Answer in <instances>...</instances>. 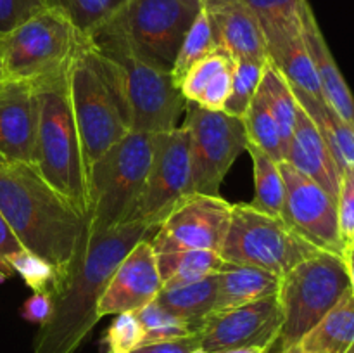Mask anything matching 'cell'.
Instances as JSON below:
<instances>
[{
  "mask_svg": "<svg viewBox=\"0 0 354 353\" xmlns=\"http://www.w3.org/2000/svg\"><path fill=\"white\" fill-rule=\"evenodd\" d=\"M0 213L21 244L55 273V291L71 273L88 217L62 197L35 165L0 154ZM52 294V296H54Z\"/></svg>",
  "mask_w": 354,
  "mask_h": 353,
  "instance_id": "6da1fadb",
  "label": "cell"
},
{
  "mask_svg": "<svg viewBox=\"0 0 354 353\" xmlns=\"http://www.w3.org/2000/svg\"><path fill=\"white\" fill-rule=\"evenodd\" d=\"M156 225L128 221L106 232L88 225L71 273L52 298V311L38 329L33 353H75L93 325L100 296L121 260L142 239L152 237Z\"/></svg>",
  "mask_w": 354,
  "mask_h": 353,
  "instance_id": "7a4b0ae2",
  "label": "cell"
},
{
  "mask_svg": "<svg viewBox=\"0 0 354 353\" xmlns=\"http://www.w3.org/2000/svg\"><path fill=\"white\" fill-rule=\"evenodd\" d=\"M68 82L88 172L107 149L133 132L130 102L121 69L88 37L69 64Z\"/></svg>",
  "mask_w": 354,
  "mask_h": 353,
  "instance_id": "3957f363",
  "label": "cell"
},
{
  "mask_svg": "<svg viewBox=\"0 0 354 353\" xmlns=\"http://www.w3.org/2000/svg\"><path fill=\"white\" fill-rule=\"evenodd\" d=\"M37 85L35 166L45 180L88 217L85 158L73 113L68 69Z\"/></svg>",
  "mask_w": 354,
  "mask_h": 353,
  "instance_id": "277c9868",
  "label": "cell"
},
{
  "mask_svg": "<svg viewBox=\"0 0 354 353\" xmlns=\"http://www.w3.org/2000/svg\"><path fill=\"white\" fill-rule=\"evenodd\" d=\"M152 134L130 132L86 172L88 225L106 232L133 220L147 182Z\"/></svg>",
  "mask_w": 354,
  "mask_h": 353,
  "instance_id": "5b68a950",
  "label": "cell"
},
{
  "mask_svg": "<svg viewBox=\"0 0 354 353\" xmlns=\"http://www.w3.org/2000/svg\"><path fill=\"white\" fill-rule=\"evenodd\" d=\"M88 40L121 69L130 102L131 130L159 134L175 128L187 100L173 82L171 69L104 28L88 35Z\"/></svg>",
  "mask_w": 354,
  "mask_h": 353,
  "instance_id": "8992f818",
  "label": "cell"
},
{
  "mask_svg": "<svg viewBox=\"0 0 354 353\" xmlns=\"http://www.w3.org/2000/svg\"><path fill=\"white\" fill-rule=\"evenodd\" d=\"M85 35L57 7H45L0 38V75L38 83L66 71Z\"/></svg>",
  "mask_w": 354,
  "mask_h": 353,
  "instance_id": "52a82bcc",
  "label": "cell"
},
{
  "mask_svg": "<svg viewBox=\"0 0 354 353\" xmlns=\"http://www.w3.org/2000/svg\"><path fill=\"white\" fill-rule=\"evenodd\" d=\"M349 289V275L341 255L318 251L282 275L280 353L296 346Z\"/></svg>",
  "mask_w": 354,
  "mask_h": 353,
  "instance_id": "ba28073f",
  "label": "cell"
},
{
  "mask_svg": "<svg viewBox=\"0 0 354 353\" xmlns=\"http://www.w3.org/2000/svg\"><path fill=\"white\" fill-rule=\"evenodd\" d=\"M322 249L301 237L282 217L258 210L251 203L232 208V220L221 246V258L286 275L290 269Z\"/></svg>",
  "mask_w": 354,
  "mask_h": 353,
  "instance_id": "9c48e42d",
  "label": "cell"
},
{
  "mask_svg": "<svg viewBox=\"0 0 354 353\" xmlns=\"http://www.w3.org/2000/svg\"><path fill=\"white\" fill-rule=\"evenodd\" d=\"M201 9V0H127L100 28L171 69Z\"/></svg>",
  "mask_w": 354,
  "mask_h": 353,
  "instance_id": "30bf717a",
  "label": "cell"
},
{
  "mask_svg": "<svg viewBox=\"0 0 354 353\" xmlns=\"http://www.w3.org/2000/svg\"><path fill=\"white\" fill-rule=\"evenodd\" d=\"M189 137L192 190L216 196L235 159L245 151L242 120L225 111H211L187 102L182 125Z\"/></svg>",
  "mask_w": 354,
  "mask_h": 353,
  "instance_id": "8fae6325",
  "label": "cell"
},
{
  "mask_svg": "<svg viewBox=\"0 0 354 353\" xmlns=\"http://www.w3.org/2000/svg\"><path fill=\"white\" fill-rule=\"evenodd\" d=\"M192 192V165L185 128L175 127L152 134L147 182L131 221H147L158 227L166 215Z\"/></svg>",
  "mask_w": 354,
  "mask_h": 353,
  "instance_id": "7c38bea8",
  "label": "cell"
},
{
  "mask_svg": "<svg viewBox=\"0 0 354 353\" xmlns=\"http://www.w3.org/2000/svg\"><path fill=\"white\" fill-rule=\"evenodd\" d=\"M234 204L216 194L192 192L183 197L158 225L151 244L158 253L180 249L221 251Z\"/></svg>",
  "mask_w": 354,
  "mask_h": 353,
  "instance_id": "4fadbf2b",
  "label": "cell"
},
{
  "mask_svg": "<svg viewBox=\"0 0 354 353\" xmlns=\"http://www.w3.org/2000/svg\"><path fill=\"white\" fill-rule=\"evenodd\" d=\"M280 172L286 187L283 220L315 248L344 255L348 246L339 232L337 204L334 197L289 163L280 161Z\"/></svg>",
  "mask_w": 354,
  "mask_h": 353,
  "instance_id": "5bb4252c",
  "label": "cell"
},
{
  "mask_svg": "<svg viewBox=\"0 0 354 353\" xmlns=\"http://www.w3.org/2000/svg\"><path fill=\"white\" fill-rule=\"evenodd\" d=\"M282 320L279 294L228 310L213 311L199 327L201 348L206 353L234 348L270 352L280 339Z\"/></svg>",
  "mask_w": 354,
  "mask_h": 353,
  "instance_id": "9a60e30c",
  "label": "cell"
},
{
  "mask_svg": "<svg viewBox=\"0 0 354 353\" xmlns=\"http://www.w3.org/2000/svg\"><path fill=\"white\" fill-rule=\"evenodd\" d=\"M162 289L158 269V256L151 244V237L138 241L127 253L111 275L97 314L99 317L137 311L158 298Z\"/></svg>",
  "mask_w": 354,
  "mask_h": 353,
  "instance_id": "2e32d148",
  "label": "cell"
},
{
  "mask_svg": "<svg viewBox=\"0 0 354 353\" xmlns=\"http://www.w3.org/2000/svg\"><path fill=\"white\" fill-rule=\"evenodd\" d=\"M37 85L0 75V154L35 165Z\"/></svg>",
  "mask_w": 354,
  "mask_h": 353,
  "instance_id": "e0dca14e",
  "label": "cell"
},
{
  "mask_svg": "<svg viewBox=\"0 0 354 353\" xmlns=\"http://www.w3.org/2000/svg\"><path fill=\"white\" fill-rule=\"evenodd\" d=\"M218 51L232 59L266 61V42L254 14L242 0H201Z\"/></svg>",
  "mask_w": 354,
  "mask_h": 353,
  "instance_id": "ac0fdd59",
  "label": "cell"
},
{
  "mask_svg": "<svg viewBox=\"0 0 354 353\" xmlns=\"http://www.w3.org/2000/svg\"><path fill=\"white\" fill-rule=\"evenodd\" d=\"M283 161L289 163L308 179L315 180L334 199H337L342 172L317 125L301 106L297 107L296 125Z\"/></svg>",
  "mask_w": 354,
  "mask_h": 353,
  "instance_id": "d6986e66",
  "label": "cell"
},
{
  "mask_svg": "<svg viewBox=\"0 0 354 353\" xmlns=\"http://www.w3.org/2000/svg\"><path fill=\"white\" fill-rule=\"evenodd\" d=\"M303 35L311 59H313L322 97L346 123L354 128V97L351 89L346 83L344 76L325 42L310 3L303 10Z\"/></svg>",
  "mask_w": 354,
  "mask_h": 353,
  "instance_id": "ffe728a7",
  "label": "cell"
},
{
  "mask_svg": "<svg viewBox=\"0 0 354 353\" xmlns=\"http://www.w3.org/2000/svg\"><path fill=\"white\" fill-rule=\"evenodd\" d=\"M232 73L234 59L225 52L216 51L187 71L180 83V92L187 102L211 111H223L230 96Z\"/></svg>",
  "mask_w": 354,
  "mask_h": 353,
  "instance_id": "44dd1931",
  "label": "cell"
},
{
  "mask_svg": "<svg viewBox=\"0 0 354 353\" xmlns=\"http://www.w3.org/2000/svg\"><path fill=\"white\" fill-rule=\"evenodd\" d=\"M282 277L251 265L223 262L218 272L216 307L214 311L228 310L252 301L277 296Z\"/></svg>",
  "mask_w": 354,
  "mask_h": 353,
  "instance_id": "7402d4cb",
  "label": "cell"
},
{
  "mask_svg": "<svg viewBox=\"0 0 354 353\" xmlns=\"http://www.w3.org/2000/svg\"><path fill=\"white\" fill-rule=\"evenodd\" d=\"M292 92L296 96L297 104L306 111L308 116L320 130L322 137L327 142L341 172L354 170V128L346 123L320 97H315L303 90L294 89V87Z\"/></svg>",
  "mask_w": 354,
  "mask_h": 353,
  "instance_id": "603a6c76",
  "label": "cell"
},
{
  "mask_svg": "<svg viewBox=\"0 0 354 353\" xmlns=\"http://www.w3.org/2000/svg\"><path fill=\"white\" fill-rule=\"evenodd\" d=\"M296 346L311 353H354L353 294H346Z\"/></svg>",
  "mask_w": 354,
  "mask_h": 353,
  "instance_id": "cb8c5ba5",
  "label": "cell"
},
{
  "mask_svg": "<svg viewBox=\"0 0 354 353\" xmlns=\"http://www.w3.org/2000/svg\"><path fill=\"white\" fill-rule=\"evenodd\" d=\"M218 273L204 277L196 282L178 287H168L159 291L158 301L162 308L171 311L182 320L189 322L194 331H199L207 315H211L216 307Z\"/></svg>",
  "mask_w": 354,
  "mask_h": 353,
  "instance_id": "d4e9b609",
  "label": "cell"
},
{
  "mask_svg": "<svg viewBox=\"0 0 354 353\" xmlns=\"http://www.w3.org/2000/svg\"><path fill=\"white\" fill-rule=\"evenodd\" d=\"M266 54H268V61L282 73L290 87L324 99L317 71H315L313 59H311L306 42H304L303 30L268 47Z\"/></svg>",
  "mask_w": 354,
  "mask_h": 353,
  "instance_id": "484cf974",
  "label": "cell"
},
{
  "mask_svg": "<svg viewBox=\"0 0 354 353\" xmlns=\"http://www.w3.org/2000/svg\"><path fill=\"white\" fill-rule=\"evenodd\" d=\"M158 269L162 289L185 286L220 272L225 260L220 253L207 249H180L158 253Z\"/></svg>",
  "mask_w": 354,
  "mask_h": 353,
  "instance_id": "4316f807",
  "label": "cell"
},
{
  "mask_svg": "<svg viewBox=\"0 0 354 353\" xmlns=\"http://www.w3.org/2000/svg\"><path fill=\"white\" fill-rule=\"evenodd\" d=\"M251 9L265 35L266 48L303 30L308 0H242Z\"/></svg>",
  "mask_w": 354,
  "mask_h": 353,
  "instance_id": "83f0119b",
  "label": "cell"
},
{
  "mask_svg": "<svg viewBox=\"0 0 354 353\" xmlns=\"http://www.w3.org/2000/svg\"><path fill=\"white\" fill-rule=\"evenodd\" d=\"M245 151L251 156L254 170V199L251 204L266 213L282 217L286 187L280 172V161L254 145L245 144Z\"/></svg>",
  "mask_w": 354,
  "mask_h": 353,
  "instance_id": "f1b7e54d",
  "label": "cell"
},
{
  "mask_svg": "<svg viewBox=\"0 0 354 353\" xmlns=\"http://www.w3.org/2000/svg\"><path fill=\"white\" fill-rule=\"evenodd\" d=\"M258 90L265 97L270 111H272L277 123H279L283 147H286L287 154V147H289L294 125H296L297 107H299L296 96L292 92V87L289 85V82L283 78L282 73L272 62L266 61L265 73H263V78Z\"/></svg>",
  "mask_w": 354,
  "mask_h": 353,
  "instance_id": "f546056e",
  "label": "cell"
},
{
  "mask_svg": "<svg viewBox=\"0 0 354 353\" xmlns=\"http://www.w3.org/2000/svg\"><path fill=\"white\" fill-rule=\"evenodd\" d=\"M241 120L244 125L245 141L249 145L261 149L263 152L272 156L277 161L286 159V147H283L279 123H277L275 116L270 111L268 104H266L265 97L261 96L259 90L256 92L254 99L251 100Z\"/></svg>",
  "mask_w": 354,
  "mask_h": 353,
  "instance_id": "4dcf8cb0",
  "label": "cell"
},
{
  "mask_svg": "<svg viewBox=\"0 0 354 353\" xmlns=\"http://www.w3.org/2000/svg\"><path fill=\"white\" fill-rule=\"evenodd\" d=\"M218 51L216 42L213 38V31H211L209 19H207L204 9L197 14L196 21L192 23L190 30L187 31L185 38H183L180 51L176 54L175 62L171 66V78L175 85L180 89L183 76L187 75L190 68L201 59L207 57V55L214 54Z\"/></svg>",
  "mask_w": 354,
  "mask_h": 353,
  "instance_id": "1f68e13d",
  "label": "cell"
},
{
  "mask_svg": "<svg viewBox=\"0 0 354 353\" xmlns=\"http://www.w3.org/2000/svg\"><path fill=\"white\" fill-rule=\"evenodd\" d=\"M268 61V59H266ZM266 61L259 59H234L232 89L223 111L232 116L242 118L261 83Z\"/></svg>",
  "mask_w": 354,
  "mask_h": 353,
  "instance_id": "d6a6232c",
  "label": "cell"
},
{
  "mask_svg": "<svg viewBox=\"0 0 354 353\" xmlns=\"http://www.w3.org/2000/svg\"><path fill=\"white\" fill-rule=\"evenodd\" d=\"M127 0H48V7L61 9L85 37L106 24Z\"/></svg>",
  "mask_w": 354,
  "mask_h": 353,
  "instance_id": "836d02e7",
  "label": "cell"
},
{
  "mask_svg": "<svg viewBox=\"0 0 354 353\" xmlns=\"http://www.w3.org/2000/svg\"><path fill=\"white\" fill-rule=\"evenodd\" d=\"M135 315H137L138 322L144 329V343L185 338V336L194 334V332H199L194 331L189 322L182 320L180 317L173 315L171 311L162 308L156 300L135 311Z\"/></svg>",
  "mask_w": 354,
  "mask_h": 353,
  "instance_id": "e575fe53",
  "label": "cell"
},
{
  "mask_svg": "<svg viewBox=\"0 0 354 353\" xmlns=\"http://www.w3.org/2000/svg\"><path fill=\"white\" fill-rule=\"evenodd\" d=\"M144 343V329L135 311L118 314L102 338L104 353H131Z\"/></svg>",
  "mask_w": 354,
  "mask_h": 353,
  "instance_id": "d590c367",
  "label": "cell"
},
{
  "mask_svg": "<svg viewBox=\"0 0 354 353\" xmlns=\"http://www.w3.org/2000/svg\"><path fill=\"white\" fill-rule=\"evenodd\" d=\"M339 232L346 246L354 241V170H344L341 175L337 199Z\"/></svg>",
  "mask_w": 354,
  "mask_h": 353,
  "instance_id": "8d00e7d4",
  "label": "cell"
},
{
  "mask_svg": "<svg viewBox=\"0 0 354 353\" xmlns=\"http://www.w3.org/2000/svg\"><path fill=\"white\" fill-rule=\"evenodd\" d=\"M45 7L48 0H0V38Z\"/></svg>",
  "mask_w": 354,
  "mask_h": 353,
  "instance_id": "74e56055",
  "label": "cell"
},
{
  "mask_svg": "<svg viewBox=\"0 0 354 353\" xmlns=\"http://www.w3.org/2000/svg\"><path fill=\"white\" fill-rule=\"evenodd\" d=\"M197 348H201V338L199 332H194L185 338L142 343L131 353H192Z\"/></svg>",
  "mask_w": 354,
  "mask_h": 353,
  "instance_id": "f35d334b",
  "label": "cell"
},
{
  "mask_svg": "<svg viewBox=\"0 0 354 353\" xmlns=\"http://www.w3.org/2000/svg\"><path fill=\"white\" fill-rule=\"evenodd\" d=\"M26 253L30 251L21 244V241L16 237L10 225L7 224V220L0 213V258L9 263L10 266H14Z\"/></svg>",
  "mask_w": 354,
  "mask_h": 353,
  "instance_id": "ab89813d",
  "label": "cell"
},
{
  "mask_svg": "<svg viewBox=\"0 0 354 353\" xmlns=\"http://www.w3.org/2000/svg\"><path fill=\"white\" fill-rule=\"evenodd\" d=\"M52 311V298L47 293H33L30 300L24 303L23 315L26 320L44 324Z\"/></svg>",
  "mask_w": 354,
  "mask_h": 353,
  "instance_id": "60d3db41",
  "label": "cell"
},
{
  "mask_svg": "<svg viewBox=\"0 0 354 353\" xmlns=\"http://www.w3.org/2000/svg\"><path fill=\"white\" fill-rule=\"evenodd\" d=\"M346 262V269H348V275H349V289H351V294L354 298V248L351 244L346 248L344 255H342Z\"/></svg>",
  "mask_w": 354,
  "mask_h": 353,
  "instance_id": "b9f144b4",
  "label": "cell"
},
{
  "mask_svg": "<svg viewBox=\"0 0 354 353\" xmlns=\"http://www.w3.org/2000/svg\"><path fill=\"white\" fill-rule=\"evenodd\" d=\"M14 275H16V273H14L12 266L0 258V279H9V277H14Z\"/></svg>",
  "mask_w": 354,
  "mask_h": 353,
  "instance_id": "7bdbcfd3",
  "label": "cell"
},
{
  "mask_svg": "<svg viewBox=\"0 0 354 353\" xmlns=\"http://www.w3.org/2000/svg\"><path fill=\"white\" fill-rule=\"evenodd\" d=\"M218 353H268V352H263L259 348H234V350H223V352H218Z\"/></svg>",
  "mask_w": 354,
  "mask_h": 353,
  "instance_id": "ee69618b",
  "label": "cell"
},
{
  "mask_svg": "<svg viewBox=\"0 0 354 353\" xmlns=\"http://www.w3.org/2000/svg\"><path fill=\"white\" fill-rule=\"evenodd\" d=\"M283 353H311V352H306V350L299 348V346H292V348H289L287 352H283Z\"/></svg>",
  "mask_w": 354,
  "mask_h": 353,
  "instance_id": "f6af8a7d",
  "label": "cell"
},
{
  "mask_svg": "<svg viewBox=\"0 0 354 353\" xmlns=\"http://www.w3.org/2000/svg\"><path fill=\"white\" fill-rule=\"evenodd\" d=\"M192 353H206V352H204V350L203 348H197V350H194V352Z\"/></svg>",
  "mask_w": 354,
  "mask_h": 353,
  "instance_id": "bcb514c9",
  "label": "cell"
},
{
  "mask_svg": "<svg viewBox=\"0 0 354 353\" xmlns=\"http://www.w3.org/2000/svg\"><path fill=\"white\" fill-rule=\"evenodd\" d=\"M351 246H353V248H354V241H353V242H351Z\"/></svg>",
  "mask_w": 354,
  "mask_h": 353,
  "instance_id": "7dc6e473",
  "label": "cell"
},
{
  "mask_svg": "<svg viewBox=\"0 0 354 353\" xmlns=\"http://www.w3.org/2000/svg\"><path fill=\"white\" fill-rule=\"evenodd\" d=\"M0 69H2V62H0Z\"/></svg>",
  "mask_w": 354,
  "mask_h": 353,
  "instance_id": "c3c4849f",
  "label": "cell"
}]
</instances>
